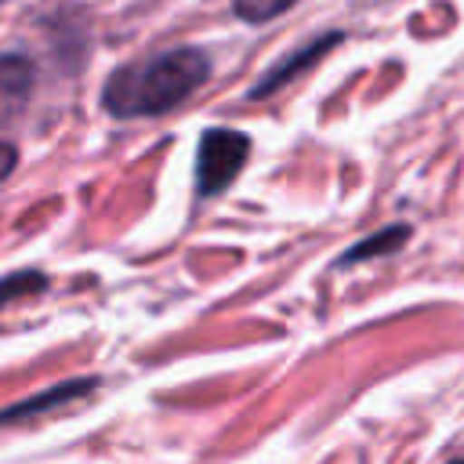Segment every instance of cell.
<instances>
[{"label": "cell", "mask_w": 464, "mask_h": 464, "mask_svg": "<svg viewBox=\"0 0 464 464\" xmlns=\"http://www.w3.org/2000/svg\"><path fill=\"white\" fill-rule=\"evenodd\" d=\"M207 76H210L207 51L170 47V51L152 54L145 62L120 65L102 87V105L116 120L160 116V112L178 109L188 94H196Z\"/></svg>", "instance_id": "1"}, {"label": "cell", "mask_w": 464, "mask_h": 464, "mask_svg": "<svg viewBox=\"0 0 464 464\" xmlns=\"http://www.w3.org/2000/svg\"><path fill=\"white\" fill-rule=\"evenodd\" d=\"M250 152V138L232 130V127H210L199 138V152H196V192L199 196H218L225 192L236 174L243 170Z\"/></svg>", "instance_id": "2"}, {"label": "cell", "mask_w": 464, "mask_h": 464, "mask_svg": "<svg viewBox=\"0 0 464 464\" xmlns=\"http://www.w3.org/2000/svg\"><path fill=\"white\" fill-rule=\"evenodd\" d=\"M36 65L25 54H0V127L11 123L33 94Z\"/></svg>", "instance_id": "3"}, {"label": "cell", "mask_w": 464, "mask_h": 464, "mask_svg": "<svg viewBox=\"0 0 464 464\" xmlns=\"http://www.w3.org/2000/svg\"><path fill=\"white\" fill-rule=\"evenodd\" d=\"M341 40V33H323V36H315L312 44H304V47H297L286 62H279V65H272L268 72H265V80L261 83H254L250 87V98H265V94H272V91H279V87H286L294 76H301L304 69H312L334 44Z\"/></svg>", "instance_id": "4"}, {"label": "cell", "mask_w": 464, "mask_h": 464, "mask_svg": "<svg viewBox=\"0 0 464 464\" xmlns=\"http://www.w3.org/2000/svg\"><path fill=\"white\" fill-rule=\"evenodd\" d=\"M91 388H94V377L62 381V384H54V388H47V392H36V395H29V399H22V402H14V406L0 410V424L33 420V417H40V413H51V410H58V406H65V402H72V399L87 395Z\"/></svg>", "instance_id": "5"}, {"label": "cell", "mask_w": 464, "mask_h": 464, "mask_svg": "<svg viewBox=\"0 0 464 464\" xmlns=\"http://www.w3.org/2000/svg\"><path fill=\"white\" fill-rule=\"evenodd\" d=\"M406 236H410V228H406V225H388V228H381V232H373V236L359 239L352 250H344V254H341V265L370 261V257L392 254V250H399V243H406Z\"/></svg>", "instance_id": "6"}, {"label": "cell", "mask_w": 464, "mask_h": 464, "mask_svg": "<svg viewBox=\"0 0 464 464\" xmlns=\"http://www.w3.org/2000/svg\"><path fill=\"white\" fill-rule=\"evenodd\" d=\"M47 286V276L44 272H11V276H4L0 279V308L4 304H14V301H22V297H33V294H40Z\"/></svg>", "instance_id": "7"}, {"label": "cell", "mask_w": 464, "mask_h": 464, "mask_svg": "<svg viewBox=\"0 0 464 464\" xmlns=\"http://www.w3.org/2000/svg\"><path fill=\"white\" fill-rule=\"evenodd\" d=\"M297 0H232V11L243 18V22H254V25H261V22H272L276 14H283L286 7H294Z\"/></svg>", "instance_id": "8"}, {"label": "cell", "mask_w": 464, "mask_h": 464, "mask_svg": "<svg viewBox=\"0 0 464 464\" xmlns=\"http://www.w3.org/2000/svg\"><path fill=\"white\" fill-rule=\"evenodd\" d=\"M14 163H18V152H14V145H11V141H0V185L11 178Z\"/></svg>", "instance_id": "9"}, {"label": "cell", "mask_w": 464, "mask_h": 464, "mask_svg": "<svg viewBox=\"0 0 464 464\" xmlns=\"http://www.w3.org/2000/svg\"><path fill=\"white\" fill-rule=\"evenodd\" d=\"M453 464H464V457H460V460H453Z\"/></svg>", "instance_id": "10"}]
</instances>
